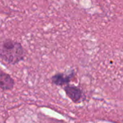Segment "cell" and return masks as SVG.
Returning a JSON list of instances; mask_svg holds the SVG:
<instances>
[{"instance_id": "obj_1", "label": "cell", "mask_w": 123, "mask_h": 123, "mask_svg": "<svg viewBox=\"0 0 123 123\" xmlns=\"http://www.w3.org/2000/svg\"><path fill=\"white\" fill-rule=\"evenodd\" d=\"M25 55V50L20 43L11 40H6L2 43L0 56L5 63L15 65L24 59Z\"/></svg>"}, {"instance_id": "obj_2", "label": "cell", "mask_w": 123, "mask_h": 123, "mask_svg": "<svg viewBox=\"0 0 123 123\" xmlns=\"http://www.w3.org/2000/svg\"><path fill=\"white\" fill-rule=\"evenodd\" d=\"M64 91L67 97L74 103L80 102L83 99L85 98L82 90L78 86L68 84L65 86Z\"/></svg>"}, {"instance_id": "obj_3", "label": "cell", "mask_w": 123, "mask_h": 123, "mask_svg": "<svg viewBox=\"0 0 123 123\" xmlns=\"http://www.w3.org/2000/svg\"><path fill=\"white\" fill-rule=\"evenodd\" d=\"M74 76H75L74 72H71L68 74H66L63 73H58L52 76L51 81L53 84L56 86H62L63 85L68 84L74 78Z\"/></svg>"}, {"instance_id": "obj_4", "label": "cell", "mask_w": 123, "mask_h": 123, "mask_svg": "<svg viewBox=\"0 0 123 123\" xmlns=\"http://www.w3.org/2000/svg\"><path fill=\"white\" fill-rule=\"evenodd\" d=\"M14 80L12 77L4 71L1 72L0 74V88L1 91L11 90L14 86Z\"/></svg>"}]
</instances>
